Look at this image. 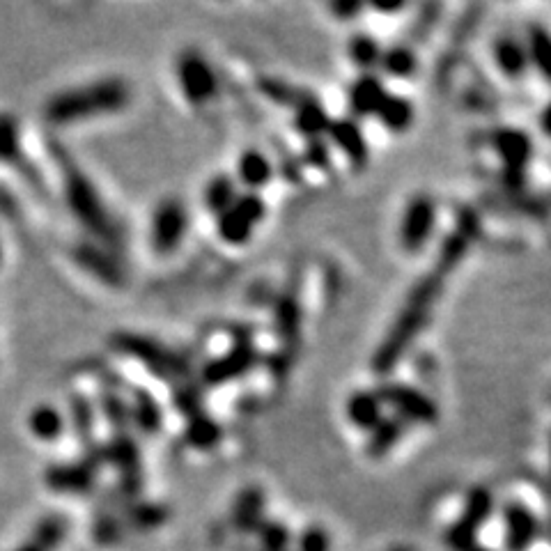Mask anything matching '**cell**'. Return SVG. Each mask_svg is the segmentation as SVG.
Returning a JSON list of instances; mask_svg holds the SVG:
<instances>
[{
    "mask_svg": "<svg viewBox=\"0 0 551 551\" xmlns=\"http://www.w3.org/2000/svg\"><path fill=\"white\" fill-rule=\"evenodd\" d=\"M444 283L446 276L432 267L411 287L405 306L400 308L398 317H395L391 329H388L375 356H372V370L377 375L384 377L388 372H393V368L402 361V356L409 352V347L416 343V338L421 336V331L430 320V313L437 304L441 290H444Z\"/></svg>",
    "mask_w": 551,
    "mask_h": 551,
    "instance_id": "obj_1",
    "label": "cell"
},
{
    "mask_svg": "<svg viewBox=\"0 0 551 551\" xmlns=\"http://www.w3.org/2000/svg\"><path fill=\"white\" fill-rule=\"evenodd\" d=\"M131 102V90L122 79H102L60 92L46 104V120L53 124L83 122L120 113Z\"/></svg>",
    "mask_w": 551,
    "mask_h": 551,
    "instance_id": "obj_2",
    "label": "cell"
},
{
    "mask_svg": "<svg viewBox=\"0 0 551 551\" xmlns=\"http://www.w3.org/2000/svg\"><path fill=\"white\" fill-rule=\"evenodd\" d=\"M62 182H65V200L69 209L97 237L95 242L118 248L122 237L120 225L115 223L113 214L108 212L102 196L83 175V170L72 161H62Z\"/></svg>",
    "mask_w": 551,
    "mask_h": 551,
    "instance_id": "obj_3",
    "label": "cell"
},
{
    "mask_svg": "<svg viewBox=\"0 0 551 551\" xmlns=\"http://www.w3.org/2000/svg\"><path fill=\"white\" fill-rule=\"evenodd\" d=\"M113 345L120 354L143 363L152 375L166 379V382H180L189 370V363L182 354L157 343V340L138 336V333H118V336H113Z\"/></svg>",
    "mask_w": 551,
    "mask_h": 551,
    "instance_id": "obj_4",
    "label": "cell"
},
{
    "mask_svg": "<svg viewBox=\"0 0 551 551\" xmlns=\"http://www.w3.org/2000/svg\"><path fill=\"white\" fill-rule=\"evenodd\" d=\"M265 214L267 207L260 193H239L235 205L216 216V235L228 246H244L251 242Z\"/></svg>",
    "mask_w": 551,
    "mask_h": 551,
    "instance_id": "obj_5",
    "label": "cell"
},
{
    "mask_svg": "<svg viewBox=\"0 0 551 551\" xmlns=\"http://www.w3.org/2000/svg\"><path fill=\"white\" fill-rule=\"evenodd\" d=\"M377 395L382 405L391 409L393 416L407 425H434L439 421L437 402L428 393H423L421 388L402 382H388L379 386Z\"/></svg>",
    "mask_w": 551,
    "mask_h": 551,
    "instance_id": "obj_6",
    "label": "cell"
},
{
    "mask_svg": "<svg viewBox=\"0 0 551 551\" xmlns=\"http://www.w3.org/2000/svg\"><path fill=\"white\" fill-rule=\"evenodd\" d=\"M177 85L191 106H205L219 95V76L198 51H184L175 65Z\"/></svg>",
    "mask_w": 551,
    "mask_h": 551,
    "instance_id": "obj_7",
    "label": "cell"
},
{
    "mask_svg": "<svg viewBox=\"0 0 551 551\" xmlns=\"http://www.w3.org/2000/svg\"><path fill=\"white\" fill-rule=\"evenodd\" d=\"M494 510V496L487 487H473L469 492L467 501L460 517L455 519V524L448 529L446 545L453 551H469L476 547V535L487 524V519L492 517Z\"/></svg>",
    "mask_w": 551,
    "mask_h": 551,
    "instance_id": "obj_8",
    "label": "cell"
},
{
    "mask_svg": "<svg viewBox=\"0 0 551 551\" xmlns=\"http://www.w3.org/2000/svg\"><path fill=\"white\" fill-rule=\"evenodd\" d=\"M434 225H437V203H434V198L425 196V193H418V196L409 200L405 212H402L398 228L400 246L407 253L423 251L430 242Z\"/></svg>",
    "mask_w": 551,
    "mask_h": 551,
    "instance_id": "obj_9",
    "label": "cell"
},
{
    "mask_svg": "<svg viewBox=\"0 0 551 551\" xmlns=\"http://www.w3.org/2000/svg\"><path fill=\"white\" fill-rule=\"evenodd\" d=\"M186 230H189V212H186V207L175 198L161 200L159 207L154 209L150 225V242L154 251L161 255L177 251L184 242Z\"/></svg>",
    "mask_w": 551,
    "mask_h": 551,
    "instance_id": "obj_10",
    "label": "cell"
},
{
    "mask_svg": "<svg viewBox=\"0 0 551 551\" xmlns=\"http://www.w3.org/2000/svg\"><path fill=\"white\" fill-rule=\"evenodd\" d=\"M492 147L499 154L503 168L512 182H522V177L533 159L531 136L522 129H499L492 136Z\"/></svg>",
    "mask_w": 551,
    "mask_h": 551,
    "instance_id": "obj_11",
    "label": "cell"
},
{
    "mask_svg": "<svg viewBox=\"0 0 551 551\" xmlns=\"http://www.w3.org/2000/svg\"><path fill=\"white\" fill-rule=\"evenodd\" d=\"M260 354L248 340H239V343L225 352L223 356H216L203 368V382L207 386H221L232 379L244 377L255 363H258Z\"/></svg>",
    "mask_w": 551,
    "mask_h": 551,
    "instance_id": "obj_12",
    "label": "cell"
},
{
    "mask_svg": "<svg viewBox=\"0 0 551 551\" xmlns=\"http://www.w3.org/2000/svg\"><path fill=\"white\" fill-rule=\"evenodd\" d=\"M74 260L79 262L81 269L106 285L118 287L124 283V267L111 246L99 244L95 239L92 242H81L74 248Z\"/></svg>",
    "mask_w": 551,
    "mask_h": 551,
    "instance_id": "obj_13",
    "label": "cell"
},
{
    "mask_svg": "<svg viewBox=\"0 0 551 551\" xmlns=\"http://www.w3.org/2000/svg\"><path fill=\"white\" fill-rule=\"evenodd\" d=\"M538 535V519L524 503H508L503 508V542L508 551H529Z\"/></svg>",
    "mask_w": 551,
    "mask_h": 551,
    "instance_id": "obj_14",
    "label": "cell"
},
{
    "mask_svg": "<svg viewBox=\"0 0 551 551\" xmlns=\"http://www.w3.org/2000/svg\"><path fill=\"white\" fill-rule=\"evenodd\" d=\"M388 95H391V92H388L382 76L361 74L359 79L349 85V92H347L349 113L354 115V120L375 118Z\"/></svg>",
    "mask_w": 551,
    "mask_h": 551,
    "instance_id": "obj_15",
    "label": "cell"
},
{
    "mask_svg": "<svg viewBox=\"0 0 551 551\" xmlns=\"http://www.w3.org/2000/svg\"><path fill=\"white\" fill-rule=\"evenodd\" d=\"M327 136L331 143L336 145V150L343 154L347 161H352L356 168H363L370 159V147L366 141V134H363L359 122L354 118H338L331 120Z\"/></svg>",
    "mask_w": 551,
    "mask_h": 551,
    "instance_id": "obj_16",
    "label": "cell"
},
{
    "mask_svg": "<svg viewBox=\"0 0 551 551\" xmlns=\"http://www.w3.org/2000/svg\"><path fill=\"white\" fill-rule=\"evenodd\" d=\"M492 58L494 65L499 67V72L510 81H519L529 74L531 62L529 51H526L524 40L512 35H501L492 46Z\"/></svg>",
    "mask_w": 551,
    "mask_h": 551,
    "instance_id": "obj_17",
    "label": "cell"
},
{
    "mask_svg": "<svg viewBox=\"0 0 551 551\" xmlns=\"http://www.w3.org/2000/svg\"><path fill=\"white\" fill-rule=\"evenodd\" d=\"M345 416L356 430L370 432L384 418V405L377 391H354L345 402Z\"/></svg>",
    "mask_w": 551,
    "mask_h": 551,
    "instance_id": "obj_18",
    "label": "cell"
},
{
    "mask_svg": "<svg viewBox=\"0 0 551 551\" xmlns=\"http://www.w3.org/2000/svg\"><path fill=\"white\" fill-rule=\"evenodd\" d=\"M265 522V492L260 487H246L232 506V524L242 533H255Z\"/></svg>",
    "mask_w": 551,
    "mask_h": 551,
    "instance_id": "obj_19",
    "label": "cell"
},
{
    "mask_svg": "<svg viewBox=\"0 0 551 551\" xmlns=\"http://www.w3.org/2000/svg\"><path fill=\"white\" fill-rule=\"evenodd\" d=\"M331 124L329 113L324 111V106L313 97H304L301 102L294 106L292 111V127L301 138L306 141H317L327 134Z\"/></svg>",
    "mask_w": 551,
    "mask_h": 551,
    "instance_id": "obj_20",
    "label": "cell"
},
{
    "mask_svg": "<svg viewBox=\"0 0 551 551\" xmlns=\"http://www.w3.org/2000/svg\"><path fill=\"white\" fill-rule=\"evenodd\" d=\"M274 177V164L262 150H246L237 159V182L248 189L246 193H258Z\"/></svg>",
    "mask_w": 551,
    "mask_h": 551,
    "instance_id": "obj_21",
    "label": "cell"
},
{
    "mask_svg": "<svg viewBox=\"0 0 551 551\" xmlns=\"http://www.w3.org/2000/svg\"><path fill=\"white\" fill-rule=\"evenodd\" d=\"M46 480L58 492H85L95 483V464H62V467H53Z\"/></svg>",
    "mask_w": 551,
    "mask_h": 551,
    "instance_id": "obj_22",
    "label": "cell"
},
{
    "mask_svg": "<svg viewBox=\"0 0 551 551\" xmlns=\"http://www.w3.org/2000/svg\"><path fill=\"white\" fill-rule=\"evenodd\" d=\"M409 425L405 421H400V418L395 416H384L382 421H379L377 428H372L368 434V444H366V453L372 457V460H377V457H384L386 453H391V450L400 444V439L405 437Z\"/></svg>",
    "mask_w": 551,
    "mask_h": 551,
    "instance_id": "obj_23",
    "label": "cell"
},
{
    "mask_svg": "<svg viewBox=\"0 0 551 551\" xmlns=\"http://www.w3.org/2000/svg\"><path fill=\"white\" fill-rule=\"evenodd\" d=\"M526 51H529L531 69H535L542 79L551 83V33L540 26V23H531L526 28Z\"/></svg>",
    "mask_w": 551,
    "mask_h": 551,
    "instance_id": "obj_24",
    "label": "cell"
},
{
    "mask_svg": "<svg viewBox=\"0 0 551 551\" xmlns=\"http://www.w3.org/2000/svg\"><path fill=\"white\" fill-rule=\"evenodd\" d=\"M414 115V104H411L407 97L388 95L375 118L386 131H391V134H405L411 127V122H414Z\"/></svg>",
    "mask_w": 551,
    "mask_h": 551,
    "instance_id": "obj_25",
    "label": "cell"
},
{
    "mask_svg": "<svg viewBox=\"0 0 551 551\" xmlns=\"http://www.w3.org/2000/svg\"><path fill=\"white\" fill-rule=\"evenodd\" d=\"M237 198H239V184L235 177L230 175H216L214 180H209L203 193L207 212L214 216H221L225 209L235 205Z\"/></svg>",
    "mask_w": 551,
    "mask_h": 551,
    "instance_id": "obj_26",
    "label": "cell"
},
{
    "mask_svg": "<svg viewBox=\"0 0 551 551\" xmlns=\"http://www.w3.org/2000/svg\"><path fill=\"white\" fill-rule=\"evenodd\" d=\"M186 444L196 450H212L214 446H219V441L223 439V428L214 418H209L205 414H196L189 418L186 423V432H184Z\"/></svg>",
    "mask_w": 551,
    "mask_h": 551,
    "instance_id": "obj_27",
    "label": "cell"
},
{
    "mask_svg": "<svg viewBox=\"0 0 551 551\" xmlns=\"http://www.w3.org/2000/svg\"><path fill=\"white\" fill-rule=\"evenodd\" d=\"M347 58L361 69L363 74H372L382 60V46L368 33H356L347 42Z\"/></svg>",
    "mask_w": 551,
    "mask_h": 551,
    "instance_id": "obj_28",
    "label": "cell"
},
{
    "mask_svg": "<svg viewBox=\"0 0 551 551\" xmlns=\"http://www.w3.org/2000/svg\"><path fill=\"white\" fill-rule=\"evenodd\" d=\"M129 421L145 434H154L161 428V409L150 393L136 391L129 402Z\"/></svg>",
    "mask_w": 551,
    "mask_h": 551,
    "instance_id": "obj_29",
    "label": "cell"
},
{
    "mask_svg": "<svg viewBox=\"0 0 551 551\" xmlns=\"http://www.w3.org/2000/svg\"><path fill=\"white\" fill-rule=\"evenodd\" d=\"M28 428L37 439L51 444V441H56L62 434V430H65V416H62L56 407L40 405L33 409V414H30Z\"/></svg>",
    "mask_w": 551,
    "mask_h": 551,
    "instance_id": "obj_30",
    "label": "cell"
},
{
    "mask_svg": "<svg viewBox=\"0 0 551 551\" xmlns=\"http://www.w3.org/2000/svg\"><path fill=\"white\" fill-rule=\"evenodd\" d=\"M379 67H382V72L386 76H391V79H411L418 69V60H416V53L411 51L409 46L398 44L382 51Z\"/></svg>",
    "mask_w": 551,
    "mask_h": 551,
    "instance_id": "obj_31",
    "label": "cell"
},
{
    "mask_svg": "<svg viewBox=\"0 0 551 551\" xmlns=\"http://www.w3.org/2000/svg\"><path fill=\"white\" fill-rule=\"evenodd\" d=\"M469 244H471V235H467V232L457 228L453 235H448L446 242L441 244L439 258H437V265H434V269L441 271L444 276H448L450 271H453L464 260V255H467V251H469Z\"/></svg>",
    "mask_w": 551,
    "mask_h": 551,
    "instance_id": "obj_32",
    "label": "cell"
},
{
    "mask_svg": "<svg viewBox=\"0 0 551 551\" xmlns=\"http://www.w3.org/2000/svg\"><path fill=\"white\" fill-rule=\"evenodd\" d=\"M276 331L285 343H294L299 338V327H301V308L297 304V299L285 297L278 304V313H276Z\"/></svg>",
    "mask_w": 551,
    "mask_h": 551,
    "instance_id": "obj_33",
    "label": "cell"
},
{
    "mask_svg": "<svg viewBox=\"0 0 551 551\" xmlns=\"http://www.w3.org/2000/svg\"><path fill=\"white\" fill-rule=\"evenodd\" d=\"M0 161L3 164H17V161H21L19 127L10 115H0Z\"/></svg>",
    "mask_w": 551,
    "mask_h": 551,
    "instance_id": "obj_34",
    "label": "cell"
},
{
    "mask_svg": "<svg viewBox=\"0 0 551 551\" xmlns=\"http://www.w3.org/2000/svg\"><path fill=\"white\" fill-rule=\"evenodd\" d=\"M106 457L108 460H113L118 467L129 473L131 478H136V469H138V450L136 446L131 444V439H124V437H118L113 441L111 446L106 448Z\"/></svg>",
    "mask_w": 551,
    "mask_h": 551,
    "instance_id": "obj_35",
    "label": "cell"
},
{
    "mask_svg": "<svg viewBox=\"0 0 551 551\" xmlns=\"http://www.w3.org/2000/svg\"><path fill=\"white\" fill-rule=\"evenodd\" d=\"M255 535L260 538V545L265 551H285L290 545V531L281 522H262Z\"/></svg>",
    "mask_w": 551,
    "mask_h": 551,
    "instance_id": "obj_36",
    "label": "cell"
},
{
    "mask_svg": "<svg viewBox=\"0 0 551 551\" xmlns=\"http://www.w3.org/2000/svg\"><path fill=\"white\" fill-rule=\"evenodd\" d=\"M260 90H262V95L271 99V102L283 104V106H292V108L306 97V95H301V92H297L294 88H290V85L278 81V79H262Z\"/></svg>",
    "mask_w": 551,
    "mask_h": 551,
    "instance_id": "obj_37",
    "label": "cell"
},
{
    "mask_svg": "<svg viewBox=\"0 0 551 551\" xmlns=\"http://www.w3.org/2000/svg\"><path fill=\"white\" fill-rule=\"evenodd\" d=\"M72 421L83 439H88L95 430V411H92L90 400H85L83 395H72Z\"/></svg>",
    "mask_w": 551,
    "mask_h": 551,
    "instance_id": "obj_38",
    "label": "cell"
},
{
    "mask_svg": "<svg viewBox=\"0 0 551 551\" xmlns=\"http://www.w3.org/2000/svg\"><path fill=\"white\" fill-rule=\"evenodd\" d=\"M166 519V510L159 506H152V503H145V506H138L129 512V522L136 526V529H154Z\"/></svg>",
    "mask_w": 551,
    "mask_h": 551,
    "instance_id": "obj_39",
    "label": "cell"
},
{
    "mask_svg": "<svg viewBox=\"0 0 551 551\" xmlns=\"http://www.w3.org/2000/svg\"><path fill=\"white\" fill-rule=\"evenodd\" d=\"M331 538L329 533L320 529V526H308V529L299 535V551H329Z\"/></svg>",
    "mask_w": 551,
    "mask_h": 551,
    "instance_id": "obj_40",
    "label": "cell"
},
{
    "mask_svg": "<svg viewBox=\"0 0 551 551\" xmlns=\"http://www.w3.org/2000/svg\"><path fill=\"white\" fill-rule=\"evenodd\" d=\"M62 533H65V526H62L60 519H49V522L42 524L40 533H37L35 545L40 547L42 551L49 549V547H56L58 542L62 540Z\"/></svg>",
    "mask_w": 551,
    "mask_h": 551,
    "instance_id": "obj_41",
    "label": "cell"
},
{
    "mask_svg": "<svg viewBox=\"0 0 551 551\" xmlns=\"http://www.w3.org/2000/svg\"><path fill=\"white\" fill-rule=\"evenodd\" d=\"M198 405H200V395L196 388H191V386H180V391L175 393V407L182 411V414L186 416H196L200 414L198 411Z\"/></svg>",
    "mask_w": 551,
    "mask_h": 551,
    "instance_id": "obj_42",
    "label": "cell"
},
{
    "mask_svg": "<svg viewBox=\"0 0 551 551\" xmlns=\"http://www.w3.org/2000/svg\"><path fill=\"white\" fill-rule=\"evenodd\" d=\"M306 159L308 164H313L315 168H327L331 161V147L324 143L322 138H317V141H308Z\"/></svg>",
    "mask_w": 551,
    "mask_h": 551,
    "instance_id": "obj_43",
    "label": "cell"
},
{
    "mask_svg": "<svg viewBox=\"0 0 551 551\" xmlns=\"http://www.w3.org/2000/svg\"><path fill=\"white\" fill-rule=\"evenodd\" d=\"M329 10L336 14V19H340V21H352L356 14L363 10V5L361 3H349V0H345V3L329 5Z\"/></svg>",
    "mask_w": 551,
    "mask_h": 551,
    "instance_id": "obj_44",
    "label": "cell"
},
{
    "mask_svg": "<svg viewBox=\"0 0 551 551\" xmlns=\"http://www.w3.org/2000/svg\"><path fill=\"white\" fill-rule=\"evenodd\" d=\"M407 5H402V3H375L372 5V10L379 12V14H398L405 10Z\"/></svg>",
    "mask_w": 551,
    "mask_h": 551,
    "instance_id": "obj_45",
    "label": "cell"
},
{
    "mask_svg": "<svg viewBox=\"0 0 551 551\" xmlns=\"http://www.w3.org/2000/svg\"><path fill=\"white\" fill-rule=\"evenodd\" d=\"M540 127H542V134L551 138V102L545 106V111L540 115Z\"/></svg>",
    "mask_w": 551,
    "mask_h": 551,
    "instance_id": "obj_46",
    "label": "cell"
},
{
    "mask_svg": "<svg viewBox=\"0 0 551 551\" xmlns=\"http://www.w3.org/2000/svg\"><path fill=\"white\" fill-rule=\"evenodd\" d=\"M23 551H42V549L37 547V545H33V547H28V549H23Z\"/></svg>",
    "mask_w": 551,
    "mask_h": 551,
    "instance_id": "obj_47",
    "label": "cell"
},
{
    "mask_svg": "<svg viewBox=\"0 0 551 551\" xmlns=\"http://www.w3.org/2000/svg\"><path fill=\"white\" fill-rule=\"evenodd\" d=\"M469 551H490V549H485V547H471Z\"/></svg>",
    "mask_w": 551,
    "mask_h": 551,
    "instance_id": "obj_48",
    "label": "cell"
},
{
    "mask_svg": "<svg viewBox=\"0 0 551 551\" xmlns=\"http://www.w3.org/2000/svg\"><path fill=\"white\" fill-rule=\"evenodd\" d=\"M549 467H551V434H549Z\"/></svg>",
    "mask_w": 551,
    "mask_h": 551,
    "instance_id": "obj_49",
    "label": "cell"
},
{
    "mask_svg": "<svg viewBox=\"0 0 551 551\" xmlns=\"http://www.w3.org/2000/svg\"><path fill=\"white\" fill-rule=\"evenodd\" d=\"M391 551H411V549H407V547H398V549H391Z\"/></svg>",
    "mask_w": 551,
    "mask_h": 551,
    "instance_id": "obj_50",
    "label": "cell"
},
{
    "mask_svg": "<svg viewBox=\"0 0 551 551\" xmlns=\"http://www.w3.org/2000/svg\"><path fill=\"white\" fill-rule=\"evenodd\" d=\"M0 262H3V244H0Z\"/></svg>",
    "mask_w": 551,
    "mask_h": 551,
    "instance_id": "obj_51",
    "label": "cell"
}]
</instances>
